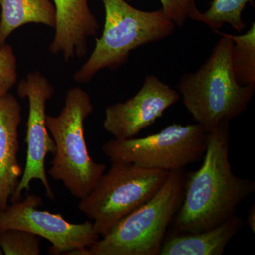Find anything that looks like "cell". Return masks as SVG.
I'll return each instance as SVG.
<instances>
[{
	"label": "cell",
	"mask_w": 255,
	"mask_h": 255,
	"mask_svg": "<svg viewBox=\"0 0 255 255\" xmlns=\"http://www.w3.org/2000/svg\"><path fill=\"white\" fill-rule=\"evenodd\" d=\"M230 141L229 122L207 132L202 164L185 177L173 234L201 232L222 224L236 216L240 204L255 192V182L233 172Z\"/></svg>",
	"instance_id": "6da1fadb"
},
{
	"label": "cell",
	"mask_w": 255,
	"mask_h": 255,
	"mask_svg": "<svg viewBox=\"0 0 255 255\" xmlns=\"http://www.w3.org/2000/svg\"><path fill=\"white\" fill-rule=\"evenodd\" d=\"M216 33L221 37L209 58L194 73L184 74L177 89L183 105L206 132L246 112L255 90L238 83L231 65L233 40Z\"/></svg>",
	"instance_id": "7a4b0ae2"
},
{
	"label": "cell",
	"mask_w": 255,
	"mask_h": 255,
	"mask_svg": "<svg viewBox=\"0 0 255 255\" xmlns=\"http://www.w3.org/2000/svg\"><path fill=\"white\" fill-rule=\"evenodd\" d=\"M105 22L102 36L96 38L95 49L74 75L78 83L90 82L104 69L117 70L127 63L134 50L165 39L176 25L162 9H137L126 0H102Z\"/></svg>",
	"instance_id": "3957f363"
},
{
	"label": "cell",
	"mask_w": 255,
	"mask_h": 255,
	"mask_svg": "<svg viewBox=\"0 0 255 255\" xmlns=\"http://www.w3.org/2000/svg\"><path fill=\"white\" fill-rule=\"evenodd\" d=\"M93 110L88 93L73 87L68 90L59 115L46 117L55 145L48 174L80 200L91 192L107 169L106 164L97 163L90 157L85 142L84 124Z\"/></svg>",
	"instance_id": "277c9868"
},
{
	"label": "cell",
	"mask_w": 255,
	"mask_h": 255,
	"mask_svg": "<svg viewBox=\"0 0 255 255\" xmlns=\"http://www.w3.org/2000/svg\"><path fill=\"white\" fill-rule=\"evenodd\" d=\"M185 175L169 172L150 200L89 247L91 255H159L169 225L182 204Z\"/></svg>",
	"instance_id": "5b68a950"
},
{
	"label": "cell",
	"mask_w": 255,
	"mask_h": 255,
	"mask_svg": "<svg viewBox=\"0 0 255 255\" xmlns=\"http://www.w3.org/2000/svg\"><path fill=\"white\" fill-rule=\"evenodd\" d=\"M169 172L144 168L130 162H112L78 208L93 221L96 232L105 237L122 219L150 200Z\"/></svg>",
	"instance_id": "8992f818"
},
{
	"label": "cell",
	"mask_w": 255,
	"mask_h": 255,
	"mask_svg": "<svg viewBox=\"0 0 255 255\" xmlns=\"http://www.w3.org/2000/svg\"><path fill=\"white\" fill-rule=\"evenodd\" d=\"M207 132L198 124L167 126L139 138L112 139L102 145L111 162H130L144 168L172 172L198 162L205 153Z\"/></svg>",
	"instance_id": "52a82bcc"
},
{
	"label": "cell",
	"mask_w": 255,
	"mask_h": 255,
	"mask_svg": "<svg viewBox=\"0 0 255 255\" xmlns=\"http://www.w3.org/2000/svg\"><path fill=\"white\" fill-rule=\"evenodd\" d=\"M18 95L28 100V116L26 142V162L16 191L11 196L12 203L19 201L23 191H28L34 179L41 181L46 196L54 200L55 194L47 178L45 161L48 153L54 155L55 145L48 133L46 125V103L54 95V87L39 72L28 74L18 84Z\"/></svg>",
	"instance_id": "ba28073f"
},
{
	"label": "cell",
	"mask_w": 255,
	"mask_h": 255,
	"mask_svg": "<svg viewBox=\"0 0 255 255\" xmlns=\"http://www.w3.org/2000/svg\"><path fill=\"white\" fill-rule=\"evenodd\" d=\"M41 197L28 195L0 211V232L16 229L28 231L52 244L50 254H65L78 248H89L100 238L93 223H69L60 214L38 210Z\"/></svg>",
	"instance_id": "9c48e42d"
},
{
	"label": "cell",
	"mask_w": 255,
	"mask_h": 255,
	"mask_svg": "<svg viewBox=\"0 0 255 255\" xmlns=\"http://www.w3.org/2000/svg\"><path fill=\"white\" fill-rule=\"evenodd\" d=\"M180 98L177 90L155 75H147L134 97L106 108L104 129L114 139L132 138L155 123Z\"/></svg>",
	"instance_id": "30bf717a"
},
{
	"label": "cell",
	"mask_w": 255,
	"mask_h": 255,
	"mask_svg": "<svg viewBox=\"0 0 255 255\" xmlns=\"http://www.w3.org/2000/svg\"><path fill=\"white\" fill-rule=\"evenodd\" d=\"M57 23L50 53L61 55L65 61L87 52V42L97 36L100 26L92 14L88 0H53Z\"/></svg>",
	"instance_id": "8fae6325"
},
{
	"label": "cell",
	"mask_w": 255,
	"mask_h": 255,
	"mask_svg": "<svg viewBox=\"0 0 255 255\" xmlns=\"http://www.w3.org/2000/svg\"><path fill=\"white\" fill-rule=\"evenodd\" d=\"M21 107L10 93L0 96V211L7 207L23 172L18 162Z\"/></svg>",
	"instance_id": "7c38bea8"
},
{
	"label": "cell",
	"mask_w": 255,
	"mask_h": 255,
	"mask_svg": "<svg viewBox=\"0 0 255 255\" xmlns=\"http://www.w3.org/2000/svg\"><path fill=\"white\" fill-rule=\"evenodd\" d=\"M244 225L236 215L232 219L206 231L173 234L165 238L159 255H221Z\"/></svg>",
	"instance_id": "4fadbf2b"
},
{
	"label": "cell",
	"mask_w": 255,
	"mask_h": 255,
	"mask_svg": "<svg viewBox=\"0 0 255 255\" xmlns=\"http://www.w3.org/2000/svg\"><path fill=\"white\" fill-rule=\"evenodd\" d=\"M0 48L23 25L40 23L56 27V11L50 0H0Z\"/></svg>",
	"instance_id": "5bb4252c"
},
{
	"label": "cell",
	"mask_w": 255,
	"mask_h": 255,
	"mask_svg": "<svg viewBox=\"0 0 255 255\" xmlns=\"http://www.w3.org/2000/svg\"><path fill=\"white\" fill-rule=\"evenodd\" d=\"M228 35L233 40L231 65L235 78L243 86H255V23L243 34Z\"/></svg>",
	"instance_id": "9a60e30c"
},
{
	"label": "cell",
	"mask_w": 255,
	"mask_h": 255,
	"mask_svg": "<svg viewBox=\"0 0 255 255\" xmlns=\"http://www.w3.org/2000/svg\"><path fill=\"white\" fill-rule=\"evenodd\" d=\"M254 0H213L209 9L201 13L200 21L216 32L223 25L229 24L236 31L241 32L246 27L242 14L248 3Z\"/></svg>",
	"instance_id": "2e32d148"
},
{
	"label": "cell",
	"mask_w": 255,
	"mask_h": 255,
	"mask_svg": "<svg viewBox=\"0 0 255 255\" xmlns=\"http://www.w3.org/2000/svg\"><path fill=\"white\" fill-rule=\"evenodd\" d=\"M0 247L6 255H39V238L36 235L11 229L0 232Z\"/></svg>",
	"instance_id": "e0dca14e"
},
{
	"label": "cell",
	"mask_w": 255,
	"mask_h": 255,
	"mask_svg": "<svg viewBox=\"0 0 255 255\" xmlns=\"http://www.w3.org/2000/svg\"><path fill=\"white\" fill-rule=\"evenodd\" d=\"M161 9L176 26H184L188 19L200 21L201 12L196 6L199 0H159ZM207 1V0H204Z\"/></svg>",
	"instance_id": "ac0fdd59"
},
{
	"label": "cell",
	"mask_w": 255,
	"mask_h": 255,
	"mask_svg": "<svg viewBox=\"0 0 255 255\" xmlns=\"http://www.w3.org/2000/svg\"><path fill=\"white\" fill-rule=\"evenodd\" d=\"M17 82V62L12 47L0 48V96L9 93Z\"/></svg>",
	"instance_id": "d6986e66"
},
{
	"label": "cell",
	"mask_w": 255,
	"mask_h": 255,
	"mask_svg": "<svg viewBox=\"0 0 255 255\" xmlns=\"http://www.w3.org/2000/svg\"><path fill=\"white\" fill-rule=\"evenodd\" d=\"M247 224L253 233L255 232V206H252L247 218Z\"/></svg>",
	"instance_id": "ffe728a7"
},
{
	"label": "cell",
	"mask_w": 255,
	"mask_h": 255,
	"mask_svg": "<svg viewBox=\"0 0 255 255\" xmlns=\"http://www.w3.org/2000/svg\"><path fill=\"white\" fill-rule=\"evenodd\" d=\"M4 255L3 253L2 250H1V247H0V255Z\"/></svg>",
	"instance_id": "44dd1931"
}]
</instances>
